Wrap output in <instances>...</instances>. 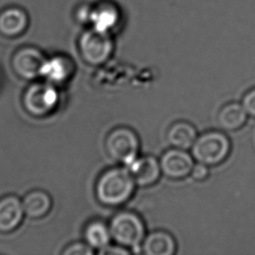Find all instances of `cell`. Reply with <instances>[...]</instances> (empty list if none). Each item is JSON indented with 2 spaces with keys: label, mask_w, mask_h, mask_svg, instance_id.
Segmentation results:
<instances>
[{
  "label": "cell",
  "mask_w": 255,
  "mask_h": 255,
  "mask_svg": "<svg viewBox=\"0 0 255 255\" xmlns=\"http://www.w3.org/2000/svg\"><path fill=\"white\" fill-rule=\"evenodd\" d=\"M99 253L100 255H130L131 251L122 246L116 244L115 246L109 245Z\"/></svg>",
  "instance_id": "22"
},
{
  "label": "cell",
  "mask_w": 255,
  "mask_h": 255,
  "mask_svg": "<svg viewBox=\"0 0 255 255\" xmlns=\"http://www.w3.org/2000/svg\"><path fill=\"white\" fill-rule=\"evenodd\" d=\"M24 214L22 200L15 195L0 199V233L9 234L20 226Z\"/></svg>",
  "instance_id": "11"
},
{
  "label": "cell",
  "mask_w": 255,
  "mask_h": 255,
  "mask_svg": "<svg viewBox=\"0 0 255 255\" xmlns=\"http://www.w3.org/2000/svg\"><path fill=\"white\" fill-rule=\"evenodd\" d=\"M136 186L127 166L113 167L105 171L97 180L95 195L103 206L121 207L132 197Z\"/></svg>",
  "instance_id": "1"
},
{
  "label": "cell",
  "mask_w": 255,
  "mask_h": 255,
  "mask_svg": "<svg viewBox=\"0 0 255 255\" xmlns=\"http://www.w3.org/2000/svg\"><path fill=\"white\" fill-rule=\"evenodd\" d=\"M161 172L170 179H181L191 174L194 159L186 150L173 148L163 153L159 159Z\"/></svg>",
  "instance_id": "8"
},
{
  "label": "cell",
  "mask_w": 255,
  "mask_h": 255,
  "mask_svg": "<svg viewBox=\"0 0 255 255\" xmlns=\"http://www.w3.org/2000/svg\"><path fill=\"white\" fill-rule=\"evenodd\" d=\"M242 105L248 115L255 119V87L245 93L242 98Z\"/></svg>",
  "instance_id": "20"
},
{
  "label": "cell",
  "mask_w": 255,
  "mask_h": 255,
  "mask_svg": "<svg viewBox=\"0 0 255 255\" xmlns=\"http://www.w3.org/2000/svg\"><path fill=\"white\" fill-rule=\"evenodd\" d=\"M140 142L131 128L120 127L113 129L105 140V148L112 159L128 167L138 157Z\"/></svg>",
  "instance_id": "5"
},
{
  "label": "cell",
  "mask_w": 255,
  "mask_h": 255,
  "mask_svg": "<svg viewBox=\"0 0 255 255\" xmlns=\"http://www.w3.org/2000/svg\"><path fill=\"white\" fill-rule=\"evenodd\" d=\"M128 168L136 185L140 187L154 185L162 174L159 160L151 155L138 157L128 166Z\"/></svg>",
  "instance_id": "10"
},
{
  "label": "cell",
  "mask_w": 255,
  "mask_h": 255,
  "mask_svg": "<svg viewBox=\"0 0 255 255\" xmlns=\"http://www.w3.org/2000/svg\"><path fill=\"white\" fill-rule=\"evenodd\" d=\"M73 72V64L69 59L59 56L45 60L41 77L46 82L57 86L68 81Z\"/></svg>",
  "instance_id": "14"
},
{
  "label": "cell",
  "mask_w": 255,
  "mask_h": 255,
  "mask_svg": "<svg viewBox=\"0 0 255 255\" xmlns=\"http://www.w3.org/2000/svg\"><path fill=\"white\" fill-rule=\"evenodd\" d=\"M84 240L92 249L100 252L113 241L109 225L100 220L90 221L84 229Z\"/></svg>",
  "instance_id": "17"
},
{
  "label": "cell",
  "mask_w": 255,
  "mask_h": 255,
  "mask_svg": "<svg viewBox=\"0 0 255 255\" xmlns=\"http://www.w3.org/2000/svg\"><path fill=\"white\" fill-rule=\"evenodd\" d=\"M95 250L86 242H77L71 243L63 250V255H93Z\"/></svg>",
  "instance_id": "19"
},
{
  "label": "cell",
  "mask_w": 255,
  "mask_h": 255,
  "mask_svg": "<svg viewBox=\"0 0 255 255\" xmlns=\"http://www.w3.org/2000/svg\"><path fill=\"white\" fill-rule=\"evenodd\" d=\"M46 59L38 49L23 46L17 49L11 57L10 65L16 75L25 80L41 77L42 69Z\"/></svg>",
  "instance_id": "7"
},
{
  "label": "cell",
  "mask_w": 255,
  "mask_h": 255,
  "mask_svg": "<svg viewBox=\"0 0 255 255\" xmlns=\"http://www.w3.org/2000/svg\"><path fill=\"white\" fill-rule=\"evenodd\" d=\"M22 103L24 110L31 116L47 117L59 106V91L57 86L46 81L32 83L24 91Z\"/></svg>",
  "instance_id": "4"
},
{
  "label": "cell",
  "mask_w": 255,
  "mask_h": 255,
  "mask_svg": "<svg viewBox=\"0 0 255 255\" xmlns=\"http://www.w3.org/2000/svg\"><path fill=\"white\" fill-rule=\"evenodd\" d=\"M177 244L168 232L158 230L145 236L141 245V254L145 255H172L176 253Z\"/></svg>",
  "instance_id": "12"
},
{
  "label": "cell",
  "mask_w": 255,
  "mask_h": 255,
  "mask_svg": "<svg viewBox=\"0 0 255 255\" xmlns=\"http://www.w3.org/2000/svg\"><path fill=\"white\" fill-rule=\"evenodd\" d=\"M80 49L81 56L86 63L92 66H100L110 58L114 45L107 32H101L94 29L82 36Z\"/></svg>",
  "instance_id": "6"
},
{
  "label": "cell",
  "mask_w": 255,
  "mask_h": 255,
  "mask_svg": "<svg viewBox=\"0 0 255 255\" xmlns=\"http://www.w3.org/2000/svg\"><path fill=\"white\" fill-rule=\"evenodd\" d=\"M109 228L115 244L131 249L133 253H141L146 230L138 214L132 211H121L112 218Z\"/></svg>",
  "instance_id": "2"
},
{
  "label": "cell",
  "mask_w": 255,
  "mask_h": 255,
  "mask_svg": "<svg viewBox=\"0 0 255 255\" xmlns=\"http://www.w3.org/2000/svg\"><path fill=\"white\" fill-rule=\"evenodd\" d=\"M198 138L196 128L187 121H177L166 132L167 142L173 148L189 150Z\"/></svg>",
  "instance_id": "13"
},
{
  "label": "cell",
  "mask_w": 255,
  "mask_h": 255,
  "mask_svg": "<svg viewBox=\"0 0 255 255\" xmlns=\"http://www.w3.org/2000/svg\"><path fill=\"white\" fill-rule=\"evenodd\" d=\"M29 25V17L21 7L7 6L0 10V35L3 38H18Z\"/></svg>",
  "instance_id": "9"
},
{
  "label": "cell",
  "mask_w": 255,
  "mask_h": 255,
  "mask_svg": "<svg viewBox=\"0 0 255 255\" xmlns=\"http://www.w3.org/2000/svg\"><path fill=\"white\" fill-rule=\"evenodd\" d=\"M117 10L113 7L107 6L91 13L90 18L93 23L94 29L101 32H107L114 27L119 18Z\"/></svg>",
  "instance_id": "18"
},
{
  "label": "cell",
  "mask_w": 255,
  "mask_h": 255,
  "mask_svg": "<svg viewBox=\"0 0 255 255\" xmlns=\"http://www.w3.org/2000/svg\"><path fill=\"white\" fill-rule=\"evenodd\" d=\"M190 175L192 176V178L194 180L201 182V181H205L206 179H207V178L210 175V172H209L208 166L197 162V164H194Z\"/></svg>",
  "instance_id": "21"
},
{
  "label": "cell",
  "mask_w": 255,
  "mask_h": 255,
  "mask_svg": "<svg viewBox=\"0 0 255 255\" xmlns=\"http://www.w3.org/2000/svg\"><path fill=\"white\" fill-rule=\"evenodd\" d=\"M231 150V141L224 132L210 131L198 136L191 148V154L198 163L215 166L228 159Z\"/></svg>",
  "instance_id": "3"
},
{
  "label": "cell",
  "mask_w": 255,
  "mask_h": 255,
  "mask_svg": "<svg viewBox=\"0 0 255 255\" xmlns=\"http://www.w3.org/2000/svg\"><path fill=\"white\" fill-rule=\"evenodd\" d=\"M248 116L242 104L231 102L225 105L219 112L218 125L224 131H238L245 126Z\"/></svg>",
  "instance_id": "16"
},
{
  "label": "cell",
  "mask_w": 255,
  "mask_h": 255,
  "mask_svg": "<svg viewBox=\"0 0 255 255\" xmlns=\"http://www.w3.org/2000/svg\"><path fill=\"white\" fill-rule=\"evenodd\" d=\"M24 214L31 219H41L52 209L51 196L43 190H33L25 194L22 200Z\"/></svg>",
  "instance_id": "15"
}]
</instances>
